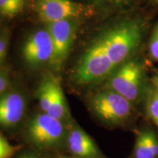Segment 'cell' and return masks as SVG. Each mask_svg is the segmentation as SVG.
I'll use <instances>...</instances> for the list:
<instances>
[{
	"mask_svg": "<svg viewBox=\"0 0 158 158\" xmlns=\"http://www.w3.org/2000/svg\"><path fill=\"white\" fill-rule=\"evenodd\" d=\"M135 158H157L152 152L148 141L147 130L139 133L135 144L134 149Z\"/></svg>",
	"mask_w": 158,
	"mask_h": 158,
	"instance_id": "cell-12",
	"label": "cell"
},
{
	"mask_svg": "<svg viewBox=\"0 0 158 158\" xmlns=\"http://www.w3.org/2000/svg\"><path fill=\"white\" fill-rule=\"evenodd\" d=\"M20 158H23V157H22V156H21V157H20Z\"/></svg>",
	"mask_w": 158,
	"mask_h": 158,
	"instance_id": "cell-24",
	"label": "cell"
},
{
	"mask_svg": "<svg viewBox=\"0 0 158 158\" xmlns=\"http://www.w3.org/2000/svg\"><path fill=\"white\" fill-rule=\"evenodd\" d=\"M67 113V105L65 97L60 83L55 78L53 86V93L50 106L46 114L60 120Z\"/></svg>",
	"mask_w": 158,
	"mask_h": 158,
	"instance_id": "cell-10",
	"label": "cell"
},
{
	"mask_svg": "<svg viewBox=\"0 0 158 158\" xmlns=\"http://www.w3.org/2000/svg\"><path fill=\"white\" fill-rule=\"evenodd\" d=\"M149 51L152 58L158 61V24L156 26L150 40Z\"/></svg>",
	"mask_w": 158,
	"mask_h": 158,
	"instance_id": "cell-17",
	"label": "cell"
},
{
	"mask_svg": "<svg viewBox=\"0 0 158 158\" xmlns=\"http://www.w3.org/2000/svg\"><path fill=\"white\" fill-rule=\"evenodd\" d=\"M10 1L14 5L15 9L17 10V11L19 12V13L23 10L25 5V0H10Z\"/></svg>",
	"mask_w": 158,
	"mask_h": 158,
	"instance_id": "cell-19",
	"label": "cell"
},
{
	"mask_svg": "<svg viewBox=\"0 0 158 158\" xmlns=\"http://www.w3.org/2000/svg\"><path fill=\"white\" fill-rule=\"evenodd\" d=\"M37 1H40V0H37Z\"/></svg>",
	"mask_w": 158,
	"mask_h": 158,
	"instance_id": "cell-25",
	"label": "cell"
},
{
	"mask_svg": "<svg viewBox=\"0 0 158 158\" xmlns=\"http://www.w3.org/2000/svg\"><path fill=\"white\" fill-rule=\"evenodd\" d=\"M152 86L155 88V89L158 92V73L155 75L152 78Z\"/></svg>",
	"mask_w": 158,
	"mask_h": 158,
	"instance_id": "cell-20",
	"label": "cell"
},
{
	"mask_svg": "<svg viewBox=\"0 0 158 158\" xmlns=\"http://www.w3.org/2000/svg\"><path fill=\"white\" fill-rule=\"evenodd\" d=\"M101 1H107V2H122L124 0H101Z\"/></svg>",
	"mask_w": 158,
	"mask_h": 158,
	"instance_id": "cell-22",
	"label": "cell"
},
{
	"mask_svg": "<svg viewBox=\"0 0 158 158\" xmlns=\"http://www.w3.org/2000/svg\"><path fill=\"white\" fill-rule=\"evenodd\" d=\"M25 102L22 95L9 92L0 97V125L10 127L21 119L24 112Z\"/></svg>",
	"mask_w": 158,
	"mask_h": 158,
	"instance_id": "cell-8",
	"label": "cell"
},
{
	"mask_svg": "<svg viewBox=\"0 0 158 158\" xmlns=\"http://www.w3.org/2000/svg\"><path fill=\"white\" fill-rule=\"evenodd\" d=\"M144 29L141 20L132 19L102 31L81 56L74 70V80L89 84L111 75L140 46Z\"/></svg>",
	"mask_w": 158,
	"mask_h": 158,
	"instance_id": "cell-1",
	"label": "cell"
},
{
	"mask_svg": "<svg viewBox=\"0 0 158 158\" xmlns=\"http://www.w3.org/2000/svg\"><path fill=\"white\" fill-rule=\"evenodd\" d=\"M61 158H70V157H61Z\"/></svg>",
	"mask_w": 158,
	"mask_h": 158,
	"instance_id": "cell-23",
	"label": "cell"
},
{
	"mask_svg": "<svg viewBox=\"0 0 158 158\" xmlns=\"http://www.w3.org/2000/svg\"><path fill=\"white\" fill-rule=\"evenodd\" d=\"M28 134L31 141L37 147H51L61 141L64 135V129L60 120L45 113L31 120Z\"/></svg>",
	"mask_w": 158,
	"mask_h": 158,
	"instance_id": "cell-4",
	"label": "cell"
},
{
	"mask_svg": "<svg viewBox=\"0 0 158 158\" xmlns=\"http://www.w3.org/2000/svg\"><path fill=\"white\" fill-rule=\"evenodd\" d=\"M144 68L138 59H128L110 75L108 87L130 102L137 101L143 93Z\"/></svg>",
	"mask_w": 158,
	"mask_h": 158,
	"instance_id": "cell-2",
	"label": "cell"
},
{
	"mask_svg": "<svg viewBox=\"0 0 158 158\" xmlns=\"http://www.w3.org/2000/svg\"><path fill=\"white\" fill-rule=\"evenodd\" d=\"M19 14L10 0H0V15L6 18H13Z\"/></svg>",
	"mask_w": 158,
	"mask_h": 158,
	"instance_id": "cell-15",
	"label": "cell"
},
{
	"mask_svg": "<svg viewBox=\"0 0 158 158\" xmlns=\"http://www.w3.org/2000/svg\"><path fill=\"white\" fill-rule=\"evenodd\" d=\"M54 77L48 76L43 79L38 88L37 95L41 109L46 113L50 106L51 98L53 93Z\"/></svg>",
	"mask_w": 158,
	"mask_h": 158,
	"instance_id": "cell-11",
	"label": "cell"
},
{
	"mask_svg": "<svg viewBox=\"0 0 158 158\" xmlns=\"http://www.w3.org/2000/svg\"><path fill=\"white\" fill-rule=\"evenodd\" d=\"M40 19L47 23L75 19L86 12V7L73 0H40L35 5Z\"/></svg>",
	"mask_w": 158,
	"mask_h": 158,
	"instance_id": "cell-6",
	"label": "cell"
},
{
	"mask_svg": "<svg viewBox=\"0 0 158 158\" xmlns=\"http://www.w3.org/2000/svg\"><path fill=\"white\" fill-rule=\"evenodd\" d=\"M157 1H158V0H157Z\"/></svg>",
	"mask_w": 158,
	"mask_h": 158,
	"instance_id": "cell-26",
	"label": "cell"
},
{
	"mask_svg": "<svg viewBox=\"0 0 158 158\" xmlns=\"http://www.w3.org/2000/svg\"><path fill=\"white\" fill-rule=\"evenodd\" d=\"M47 24L54 48L51 63L55 67H59L66 60L76 38V19L62 20Z\"/></svg>",
	"mask_w": 158,
	"mask_h": 158,
	"instance_id": "cell-5",
	"label": "cell"
},
{
	"mask_svg": "<svg viewBox=\"0 0 158 158\" xmlns=\"http://www.w3.org/2000/svg\"><path fill=\"white\" fill-rule=\"evenodd\" d=\"M69 146L74 155L82 158H94L98 151L90 136L81 129L73 130L69 136Z\"/></svg>",
	"mask_w": 158,
	"mask_h": 158,
	"instance_id": "cell-9",
	"label": "cell"
},
{
	"mask_svg": "<svg viewBox=\"0 0 158 158\" xmlns=\"http://www.w3.org/2000/svg\"><path fill=\"white\" fill-rule=\"evenodd\" d=\"M23 158H39L36 157V156L33 155H23L22 156Z\"/></svg>",
	"mask_w": 158,
	"mask_h": 158,
	"instance_id": "cell-21",
	"label": "cell"
},
{
	"mask_svg": "<svg viewBox=\"0 0 158 158\" xmlns=\"http://www.w3.org/2000/svg\"><path fill=\"white\" fill-rule=\"evenodd\" d=\"M132 102L111 89L101 91L92 97V107L99 118L110 124L122 123L131 115Z\"/></svg>",
	"mask_w": 158,
	"mask_h": 158,
	"instance_id": "cell-3",
	"label": "cell"
},
{
	"mask_svg": "<svg viewBox=\"0 0 158 158\" xmlns=\"http://www.w3.org/2000/svg\"><path fill=\"white\" fill-rule=\"evenodd\" d=\"M10 41V34L7 30H0V63L7 54Z\"/></svg>",
	"mask_w": 158,
	"mask_h": 158,
	"instance_id": "cell-16",
	"label": "cell"
},
{
	"mask_svg": "<svg viewBox=\"0 0 158 158\" xmlns=\"http://www.w3.org/2000/svg\"><path fill=\"white\" fill-rule=\"evenodd\" d=\"M147 110L149 117L158 127V92L153 86L148 92Z\"/></svg>",
	"mask_w": 158,
	"mask_h": 158,
	"instance_id": "cell-13",
	"label": "cell"
},
{
	"mask_svg": "<svg viewBox=\"0 0 158 158\" xmlns=\"http://www.w3.org/2000/svg\"><path fill=\"white\" fill-rule=\"evenodd\" d=\"M53 53L52 40L47 29L35 31L29 35L23 45V59L32 67L51 62Z\"/></svg>",
	"mask_w": 158,
	"mask_h": 158,
	"instance_id": "cell-7",
	"label": "cell"
},
{
	"mask_svg": "<svg viewBox=\"0 0 158 158\" xmlns=\"http://www.w3.org/2000/svg\"><path fill=\"white\" fill-rule=\"evenodd\" d=\"M19 146H13L0 133V158H10L20 149Z\"/></svg>",
	"mask_w": 158,
	"mask_h": 158,
	"instance_id": "cell-14",
	"label": "cell"
},
{
	"mask_svg": "<svg viewBox=\"0 0 158 158\" xmlns=\"http://www.w3.org/2000/svg\"><path fill=\"white\" fill-rule=\"evenodd\" d=\"M7 84H8L7 76L4 72H0V97L7 88Z\"/></svg>",
	"mask_w": 158,
	"mask_h": 158,
	"instance_id": "cell-18",
	"label": "cell"
}]
</instances>
